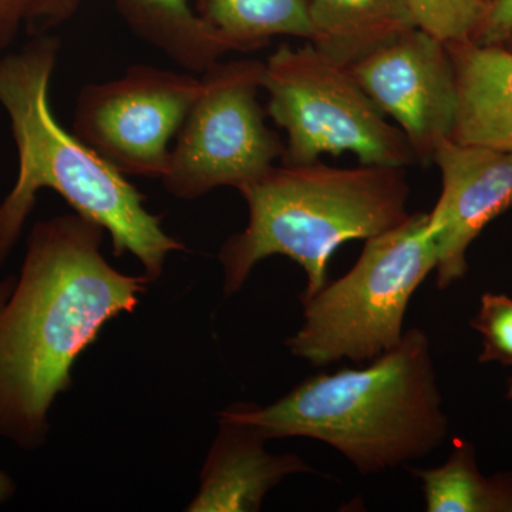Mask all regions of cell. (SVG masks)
I'll return each instance as SVG.
<instances>
[{"instance_id": "obj_19", "label": "cell", "mask_w": 512, "mask_h": 512, "mask_svg": "<svg viewBox=\"0 0 512 512\" xmlns=\"http://www.w3.org/2000/svg\"><path fill=\"white\" fill-rule=\"evenodd\" d=\"M512 35V0H493L481 23L474 43L477 45H503Z\"/></svg>"}, {"instance_id": "obj_25", "label": "cell", "mask_w": 512, "mask_h": 512, "mask_svg": "<svg viewBox=\"0 0 512 512\" xmlns=\"http://www.w3.org/2000/svg\"><path fill=\"white\" fill-rule=\"evenodd\" d=\"M485 2H487L488 5H490V3L493 2V0H485Z\"/></svg>"}, {"instance_id": "obj_24", "label": "cell", "mask_w": 512, "mask_h": 512, "mask_svg": "<svg viewBox=\"0 0 512 512\" xmlns=\"http://www.w3.org/2000/svg\"><path fill=\"white\" fill-rule=\"evenodd\" d=\"M508 399L512 402V379L510 380V387H508Z\"/></svg>"}, {"instance_id": "obj_22", "label": "cell", "mask_w": 512, "mask_h": 512, "mask_svg": "<svg viewBox=\"0 0 512 512\" xmlns=\"http://www.w3.org/2000/svg\"><path fill=\"white\" fill-rule=\"evenodd\" d=\"M13 494H15V483L0 471V504L6 503Z\"/></svg>"}, {"instance_id": "obj_15", "label": "cell", "mask_w": 512, "mask_h": 512, "mask_svg": "<svg viewBox=\"0 0 512 512\" xmlns=\"http://www.w3.org/2000/svg\"><path fill=\"white\" fill-rule=\"evenodd\" d=\"M429 512H512V474L487 478L471 444L456 440L443 466L413 468Z\"/></svg>"}, {"instance_id": "obj_3", "label": "cell", "mask_w": 512, "mask_h": 512, "mask_svg": "<svg viewBox=\"0 0 512 512\" xmlns=\"http://www.w3.org/2000/svg\"><path fill=\"white\" fill-rule=\"evenodd\" d=\"M220 417L252 424L266 440L322 441L362 476L429 456L448 436L430 340L420 329L369 366L320 373L275 403H237Z\"/></svg>"}, {"instance_id": "obj_8", "label": "cell", "mask_w": 512, "mask_h": 512, "mask_svg": "<svg viewBox=\"0 0 512 512\" xmlns=\"http://www.w3.org/2000/svg\"><path fill=\"white\" fill-rule=\"evenodd\" d=\"M201 79L137 64L119 79L86 84L73 133L121 174L163 178L171 138L181 130Z\"/></svg>"}, {"instance_id": "obj_10", "label": "cell", "mask_w": 512, "mask_h": 512, "mask_svg": "<svg viewBox=\"0 0 512 512\" xmlns=\"http://www.w3.org/2000/svg\"><path fill=\"white\" fill-rule=\"evenodd\" d=\"M433 163L441 194L427 232L437 254V286L446 289L468 271L467 252L490 222L512 207V151L446 140Z\"/></svg>"}, {"instance_id": "obj_12", "label": "cell", "mask_w": 512, "mask_h": 512, "mask_svg": "<svg viewBox=\"0 0 512 512\" xmlns=\"http://www.w3.org/2000/svg\"><path fill=\"white\" fill-rule=\"evenodd\" d=\"M457 83L451 140L512 151V52L504 45L446 43Z\"/></svg>"}, {"instance_id": "obj_7", "label": "cell", "mask_w": 512, "mask_h": 512, "mask_svg": "<svg viewBox=\"0 0 512 512\" xmlns=\"http://www.w3.org/2000/svg\"><path fill=\"white\" fill-rule=\"evenodd\" d=\"M264 63L212 64L171 150L161 178L180 200H197L220 187H244L274 167L285 146L266 126L256 94Z\"/></svg>"}, {"instance_id": "obj_14", "label": "cell", "mask_w": 512, "mask_h": 512, "mask_svg": "<svg viewBox=\"0 0 512 512\" xmlns=\"http://www.w3.org/2000/svg\"><path fill=\"white\" fill-rule=\"evenodd\" d=\"M141 39L187 72L204 73L235 47L210 22L195 15L188 0H119Z\"/></svg>"}, {"instance_id": "obj_16", "label": "cell", "mask_w": 512, "mask_h": 512, "mask_svg": "<svg viewBox=\"0 0 512 512\" xmlns=\"http://www.w3.org/2000/svg\"><path fill=\"white\" fill-rule=\"evenodd\" d=\"M205 20L235 47L251 52L274 36L311 40L309 0H205Z\"/></svg>"}, {"instance_id": "obj_21", "label": "cell", "mask_w": 512, "mask_h": 512, "mask_svg": "<svg viewBox=\"0 0 512 512\" xmlns=\"http://www.w3.org/2000/svg\"><path fill=\"white\" fill-rule=\"evenodd\" d=\"M79 0H33L29 16L46 18L49 22H59L76 8Z\"/></svg>"}, {"instance_id": "obj_20", "label": "cell", "mask_w": 512, "mask_h": 512, "mask_svg": "<svg viewBox=\"0 0 512 512\" xmlns=\"http://www.w3.org/2000/svg\"><path fill=\"white\" fill-rule=\"evenodd\" d=\"M33 0H0V49L15 39L20 20L29 16Z\"/></svg>"}, {"instance_id": "obj_6", "label": "cell", "mask_w": 512, "mask_h": 512, "mask_svg": "<svg viewBox=\"0 0 512 512\" xmlns=\"http://www.w3.org/2000/svg\"><path fill=\"white\" fill-rule=\"evenodd\" d=\"M261 89L268 93L269 116L288 134L282 164H312L325 154L346 153L376 167L417 163L402 130L387 121L350 67L312 43L284 45L269 56Z\"/></svg>"}, {"instance_id": "obj_18", "label": "cell", "mask_w": 512, "mask_h": 512, "mask_svg": "<svg viewBox=\"0 0 512 512\" xmlns=\"http://www.w3.org/2000/svg\"><path fill=\"white\" fill-rule=\"evenodd\" d=\"M471 328L483 336L481 363L498 362L512 366V298L484 293L480 311L471 320Z\"/></svg>"}, {"instance_id": "obj_17", "label": "cell", "mask_w": 512, "mask_h": 512, "mask_svg": "<svg viewBox=\"0 0 512 512\" xmlns=\"http://www.w3.org/2000/svg\"><path fill=\"white\" fill-rule=\"evenodd\" d=\"M417 28L444 43L474 42L487 15L485 0H406Z\"/></svg>"}, {"instance_id": "obj_2", "label": "cell", "mask_w": 512, "mask_h": 512, "mask_svg": "<svg viewBox=\"0 0 512 512\" xmlns=\"http://www.w3.org/2000/svg\"><path fill=\"white\" fill-rule=\"evenodd\" d=\"M59 50L56 37L40 36L0 57V104L19 157L16 183L0 202V266L35 208L37 192L49 188L76 214L109 232L116 256H136L144 275L157 281L167 256L184 245L147 211L143 195L126 175L60 126L49 101Z\"/></svg>"}, {"instance_id": "obj_5", "label": "cell", "mask_w": 512, "mask_h": 512, "mask_svg": "<svg viewBox=\"0 0 512 512\" xmlns=\"http://www.w3.org/2000/svg\"><path fill=\"white\" fill-rule=\"evenodd\" d=\"M427 221L429 214L416 212L366 239L348 274L302 301V326L286 340L292 355L328 366L373 362L396 348L414 292L437 268Z\"/></svg>"}, {"instance_id": "obj_1", "label": "cell", "mask_w": 512, "mask_h": 512, "mask_svg": "<svg viewBox=\"0 0 512 512\" xmlns=\"http://www.w3.org/2000/svg\"><path fill=\"white\" fill-rule=\"evenodd\" d=\"M104 229L79 214L37 222L19 279L0 281V437L36 450L72 367L109 320L137 308L150 279L121 274Z\"/></svg>"}, {"instance_id": "obj_13", "label": "cell", "mask_w": 512, "mask_h": 512, "mask_svg": "<svg viewBox=\"0 0 512 512\" xmlns=\"http://www.w3.org/2000/svg\"><path fill=\"white\" fill-rule=\"evenodd\" d=\"M312 43L352 66L416 29L406 0H309Z\"/></svg>"}, {"instance_id": "obj_4", "label": "cell", "mask_w": 512, "mask_h": 512, "mask_svg": "<svg viewBox=\"0 0 512 512\" xmlns=\"http://www.w3.org/2000/svg\"><path fill=\"white\" fill-rule=\"evenodd\" d=\"M248 225L220 251L225 295L241 291L256 265L286 256L306 275L301 301L326 286L336 249L383 234L410 217L406 168L312 164L272 167L239 188Z\"/></svg>"}, {"instance_id": "obj_23", "label": "cell", "mask_w": 512, "mask_h": 512, "mask_svg": "<svg viewBox=\"0 0 512 512\" xmlns=\"http://www.w3.org/2000/svg\"><path fill=\"white\" fill-rule=\"evenodd\" d=\"M503 45L505 47H507V49H510L511 52H512V35L510 37H508L507 40H505V42L503 43Z\"/></svg>"}, {"instance_id": "obj_11", "label": "cell", "mask_w": 512, "mask_h": 512, "mask_svg": "<svg viewBox=\"0 0 512 512\" xmlns=\"http://www.w3.org/2000/svg\"><path fill=\"white\" fill-rule=\"evenodd\" d=\"M220 430L201 473L200 491L188 505L192 512H254L266 494L293 474H316L296 454H271L252 424L218 417Z\"/></svg>"}, {"instance_id": "obj_9", "label": "cell", "mask_w": 512, "mask_h": 512, "mask_svg": "<svg viewBox=\"0 0 512 512\" xmlns=\"http://www.w3.org/2000/svg\"><path fill=\"white\" fill-rule=\"evenodd\" d=\"M350 70L384 116L396 121L417 163H433L457 119L456 73L446 43L416 28Z\"/></svg>"}]
</instances>
